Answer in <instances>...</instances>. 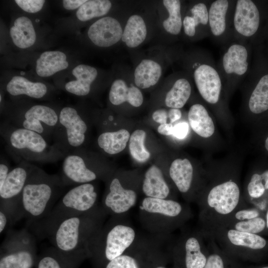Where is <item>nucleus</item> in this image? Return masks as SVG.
<instances>
[{
	"mask_svg": "<svg viewBox=\"0 0 268 268\" xmlns=\"http://www.w3.org/2000/svg\"><path fill=\"white\" fill-rule=\"evenodd\" d=\"M66 187L60 175L49 174L34 166L15 207L14 221L25 217L30 225L46 217Z\"/></svg>",
	"mask_w": 268,
	"mask_h": 268,
	"instance_id": "obj_1",
	"label": "nucleus"
},
{
	"mask_svg": "<svg viewBox=\"0 0 268 268\" xmlns=\"http://www.w3.org/2000/svg\"><path fill=\"white\" fill-rule=\"evenodd\" d=\"M0 133L10 150L22 160L54 162L66 156L41 134L16 127L6 121L1 122Z\"/></svg>",
	"mask_w": 268,
	"mask_h": 268,
	"instance_id": "obj_2",
	"label": "nucleus"
},
{
	"mask_svg": "<svg viewBox=\"0 0 268 268\" xmlns=\"http://www.w3.org/2000/svg\"><path fill=\"white\" fill-rule=\"evenodd\" d=\"M89 212L71 216L58 222L47 237L54 248L65 255L86 258L89 254L93 232Z\"/></svg>",
	"mask_w": 268,
	"mask_h": 268,
	"instance_id": "obj_3",
	"label": "nucleus"
},
{
	"mask_svg": "<svg viewBox=\"0 0 268 268\" xmlns=\"http://www.w3.org/2000/svg\"><path fill=\"white\" fill-rule=\"evenodd\" d=\"M97 196L95 186L91 183L72 186L61 196L46 217L35 222L33 225L36 231L40 236L47 237L62 220L90 212L96 204Z\"/></svg>",
	"mask_w": 268,
	"mask_h": 268,
	"instance_id": "obj_4",
	"label": "nucleus"
},
{
	"mask_svg": "<svg viewBox=\"0 0 268 268\" xmlns=\"http://www.w3.org/2000/svg\"><path fill=\"white\" fill-rule=\"evenodd\" d=\"M60 110L50 105L21 100L5 105L0 113L5 121L16 127L37 132L49 141L53 137L58 125Z\"/></svg>",
	"mask_w": 268,
	"mask_h": 268,
	"instance_id": "obj_5",
	"label": "nucleus"
},
{
	"mask_svg": "<svg viewBox=\"0 0 268 268\" xmlns=\"http://www.w3.org/2000/svg\"><path fill=\"white\" fill-rule=\"evenodd\" d=\"M241 202L240 190L234 181H226L212 187L201 205L203 231L218 225L237 209L245 205Z\"/></svg>",
	"mask_w": 268,
	"mask_h": 268,
	"instance_id": "obj_6",
	"label": "nucleus"
},
{
	"mask_svg": "<svg viewBox=\"0 0 268 268\" xmlns=\"http://www.w3.org/2000/svg\"><path fill=\"white\" fill-rule=\"evenodd\" d=\"M88 130L87 122L78 107H63L60 110L59 122L53 135L54 144L66 155L83 147Z\"/></svg>",
	"mask_w": 268,
	"mask_h": 268,
	"instance_id": "obj_7",
	"label": "nucleus"
},
{
	"mask_svg": "<svg viewBox=\"0 0 268 268\" xmlns=\"http://www.w3.org/2000/svg\"><path fill=\"white\" fill-rule=\"evenodd\" d=\"M191 72L202 98L210 105L220 101L223 81L217 64L207 51L201 50L192 57Z\"/></svg>",
	"mask_w": 268,
	"mask_h": 268,
	"instance_id": "obj_8",
	"label": "nucleus"
},
{
	"mask_svg": "<svg viewBox=\"0 0 268 268\" xmlns=\"http://www.w3.org/2000/svg\"><path fill=\"white\" fill-rule=\"evenodd\" d=\"M250 49L248 43L233 39L224 45L217 64L223 82L234 87L250 72Z\"/></svg>",
	"mask_w": 268,
	"mask_h": 268,
	"instance_id": "obj_9",
	"label": "nucleus"
},
{
	"mask_svg": "<svg viewBox=\"0 0 268 268\" xmlns=\"http://www.w3.org/2000/svg\"><path fill=\"white\" fill-rule=\"evenodd\" d=\"M38 256L33 238L25 231L11 234L1 249L0 268H32Z\"/></svg>",
	"mask_w": 268,
	"mask_h": 268,
	"instance_id": "obj_10",
	"label": "nucleus"
},
{
	"mask_svg": "<svg viewBox=\"0 0 268 268\" xmlns=\"http://www.w3.org/2000/svg\"><path fill=\"white\" fill-rule=\"evenodd\" d=\"M236 0H211L208 8L209 37L224 46L233 39V16Z\"/></svg>",
	"mask_w": 268,
	"mask_h": 268,
	"instance_id": "obj_11",
	"label": "nucleus"
},
{
	"mask_svg": "<svg viewBox=\"0 0 268 268\" xmlns=\"http://www.w3.org/2000/svg\"><path fill=\"white\" fill-rule=\"evenodd\" d=\"M90 157L82 148L67 154L63 158L60 175L66 187L91 183L98 177V173L92 168Z\"/></svg>",
	"mask_w": 268,
	"mask_h": 268,
	"instance_id": "obj_12",
	"label": "nucleus"
},
{
	"mask_svg": "<svg viewBox=\"0 0 268 268\" xmlns=\"http://www.w3.org/2000/svg\"><path fill=\"white\" fill-rule=\"evenodd\" d=\"M34 165L21 160L11 170L1 188H0V208L4 210L13 222L16 204Z\"/></svg>",
	"mask_w": 268,
	"mask_h": 268,
	"instance_id": "obj_13",
	"label": "nucleus"
},
{
	"mask_svg": "<svg viewBox=\"0 0 268 268\" xmlns=\"http://www.w3.org/2000/svg\"><path fill=\"white\" fill-rule=\"evenodd\" d=\"M260 22V10L254 1L236 0L232 22L233 39L248 43L257 33Z\"/></svg>",
	"mask_w": 268,
	"mask_h": 268,
	"instance_id": "obj_14",
	"label": "nucleus"
},
{
	"mask_svg": "<svg viewBox=\"0 0 268 268\" xmlns=\"http://www.w3.org/2000/svg\"><path fill=\"white\" fill-rule=\"evenodd\" d=\"M210 1L195 2L183 17V31L189 38L201 39L209 37L208 8Z\"/></svg>",
	"mask_w": 268,
	"mask_h": 268,
	"instance_id": "obj_15",
	"label": "nucleus"
},
{
	"mask_svg": "<svg viewBox=\"0 0 268 268\" xmlns=\"http://www.w3.org/2000/svg\"><path fill=\"white\" fill-rule=\"evenodd\" d=\"M120 22L115 18L106 16L92 23L87 30V36L95 45L109 47L118 43L123 34Z\"/></svg>",
	"mask_w": 268,
	"mask_h": 268,
	"instance_id": "obj_16",
	"label": "nucleus"
},
{
	"mask_svg": "<svg viewBox=\"0 0 268 268\" xmlns=\"http://www.w3.org/2000/svg\"><path fill=\"white\" fill-rule=\"evenodd\" d=\"M135 235L134 230L130 226L121 224L113 226L105 237L103 250L104 259L108 263L122 255L134 242Z\"/></svg>",
	"mask_w": 268,
	"mask_h": 268,
	"instance_id": "obj_17",
	"label": "nucleus"
},
{
	"mask_svg": "<svg viewBox=\"0 0 268 268\" xmlns=\"http://www.w3.org/2000/svg\"><path fill=\"white\" fill-rule=\"evenodd\" d=\"M136 193L129 189H124L120 180L113 178L110 182L108 192L104 199V206L112 212L120 214L128 211L136 203Z\"/></svg>",
	"mask_w": 268,
	"mask_h": 268,
	"instance_id": "obj_18",
	"label": "nucleus"
},
{
	"mask_svg": "<svg viewBox=\"0 0 268 268\" xmlns=\"http://www.w3.org/2000/svg\"><path fill=\"white\" fill-rule=\"evenodd\" d=\"M4 89L12 97L26 96L36 99L45 98L49 92L44 83L32 81L20 75L12 76L5 84Z\"/></svg>",
	"mask_w": 268,
	"mask_h": 268,
	"instance_id": "obj_19",
	"label": "nucleus"
},
{
	"mask_svg": "<svg viewBox=\"0 0 268 268\" xmlns=\"http://www.w3.org/2000/svg\"><path fill=\"white\" fill-rule=\"evenodd\" d=\"M71 73L74 79L65 84V91L79 97L88 95L90 92L91 85L97 76V70L92 66L80 64L72 69Z\"/></svg>",
	"mask_w": 268,
	"mask_h": 268,
	"instance_id": "obj_20",
	"label": "nucleus"
},
{
	"mask_svg": "<svg viewBox=\"0 0 268 268\" xmlns=\"http://www.w3.org/2000/svg\"><path fill=\"white\" fill-rule=\"evenodd\" d=\"M9 35L14 45L20 49H27L34 45L37 34L32 20L27 16L16 18L9 29Z\"/></svg>",
	"mask_w": 268,
	"mask_h": 268,
	"instance_id": "obj_21",
	"label": "nucleus"
},
{
	"mask_svg": "<svg viewBox=\"0 0 268 268\" xmlns=\"http://www.w3.org/2000/svg\"><path fill=\"white\" fill-rule=\"evenodd\" d=\"M69 66L66 54L58 50L46 51L36 61L35 71L41 77H50Z\"/></svg>",
	"mask_w": 268,
	"mask_h": 268,
	"instance_id": "obj_22",
	"label": "nucleus"
},
{
	"mask_svg": "<svg viewBox=\"0 0 268 268\" xmlns=\"http://www.w3.org/2000/svg\"><path fill=\"white\" fill-rule=\"evenodd\" d=\"M109 99L113 105H119L128 102L132 106H140L143 101L142 94L136 86L128 87L125 81L121 79L115 80L112 84Z\"/></svg>",
	"mask_w": 268,
	"mask_h": 268,
	"instance_id": "obj_23",
	"label": "nucleus"
},
{
	"mask_svg": "<svg viewBox=\"0 0 268 268\" xmlns=\"http://www.w3.org/2000/svg\"><path fill=\"white\" fill-rule=\"evenodd\" d=\"M85 258L65 255L55 248L38 256L36 268H78Z\"/></svg>",
	"mask_w": 268,
	"mask_h": 268,
	"instance_id": "obj_24",
	"label": "nucleus"
},
{
	"mask_svg": "<svg viewBox=\"0 0 268 268\" xmlns=\"http://www.w3.org/2000/svg\"><path fill=\"white\" fill-rule=\"evenodd\" d=\"M142 190L147 197L166 199L170 190L161 170L156 165L151 166L146 171Z\"/></svg>",
	"mask_w": 268,
	"mask_h": 268,
	"instance_id": "obj_25",
	"label": "nucleus"
},
{
	"mask_svg": "<svg viewBox=\"0 0 268 268\" xmlns=\"http://www.w3.org/2000/svg\"><path fill=\"white\" fill-rule=\"evenodd\" d=\"M188 120L192 130L200 136L207 138L213 134L214 126L212 119L202 104L196 103L190 107Z\"/></svg>",
	"mask_w": 268,
	"mask_h": 268,
	"instance_id": "obj_26",
	"label": "nucleus"
},
{
	"mask_svg": "<svg viewBox=\"0 0 268 268\" xmlns=\"http://www.w3.org/2000/svg\"><path fill=\"white\" fill-rule=\"evenodd\" d=\"M161 73L162 68L158 63L151 60H143L134 70L135 84L141 89L148 88L157 83Z\"/></svg>",
	"mask_w": 268,
	"mask_h": 268,
	"instance_id": "obj_27",
	"label": "nucleus"
},
{
	"mask_svg": "<svg viewBox=\"0 0 268 268\" xmlns=\"http://www.w3.org/2000/svg\"><path fill=\"white\" fill-rule=\"evenodd\" d=\"M169 175L178 190L186 193L190 189L194 176V169L190 161L186 159L178 158L171 163Z\"/></svg>",
	"mask_w": 268,
	"mask_h": 268,
	"instance_id": "obj_28",
	"label": "nucleus"
},
{
	"mask_svg": "<svg viewBox=\"0 0 268 268\" xmlns=\"http://www.w3.org/2000/svg\"><path fill=\"white\" fill-rule=\"evenodd\" d=\"M249 95L247 105L253 114H260L268 110V73L257 77Z\"/></svg>",
	"mask_w": 268,
	"mask_h": 268,
	"instance_id": "obj_29",
	"label": "nucleus"
},
{
	"mask_svg": "<svg viewBox=\"0 0 268 268\" xmlns=\"http://www.w3.org/2000/svg\"><path fill=\"white\" fill-rule=\"evenodd\" d=\"M130 136L129 132L126 129L103 132L97 138V144L105 153L116 154L125 149Z\"/></svg>",
	"mask_w": 268,
	"mask_h": 268,
	"instance_id": "obj_30",
	"label": "nucleus"
},
{
	"mask_svg": "<svg viewBox=\"0 0 268 268\" xmlns=\"http://www.w3.org/2000/svg\"><path fill=\"white\" fill-rule=\"evenodd\" d=\"M204 244L201 237L191 236L185 241V263L186 268H203L207 257L203 252Z\"/></svg>",
	"mask_w": 268,
	"mask_h": 268,
	"instance_id": "obj_31",
	"label": "nucleus"
},
{
	"mask_svg": "<svg viewBox=\"0 0 268 268\" xmlns=\"http://www.w3.org/2000/svg\"><path fill=\"white\" fill-rule=\"evenodd\" d=\"M147 29L143 18L134 14L128 19L123 32L122 40L130 48H135L145 39Z\"/></svg>",
	"mask_w": 268,
	"mask_h": 268,
	"instance_id": "obj_32",
	"label": "nucleus"
},
{
	"mask_svg": "<svg viewBox=\"0 0 268 268\" xmlns=\"http://www.w3.org/2000/svg\"><path fill=\"white\" fill-rule=\"evenodd\" d=\"M142 207L146 212L172 218L178 217L183 211L182 205L178 201L151 197H146L143 200Z\"/></svg>",
	"mask_w": 268,
	"mask_h": 268,
	"instance_id": "obj_33",
	"label": "nucleus"
},
{
	"mask_svg": "<svg viewBox=\"0 0 268 268\" xmlns=\"http://www.w3.org/2000/svg\"><path fill=\"white\" fill-rule=\"evenodd\" d=\"M191 92L190 81L185 77H179L166 94L165 103L169 108L180 109L189 99Z\"/></svg>",
	"mask_w": 268,
	"mask_h": 268,
	"instance_id": "obj_34",
	"label": "nucleus"
},
{
	"mask_svg": "<svg viewBox=\"0 0 268 268\" xmlns=\"http://www.w3.org/2000/svg\"><path fill=\"white\" fill-rule=\"evenodd\" d=\"M163 3L169 16L163 22L165 30L172 35H179L183 27L181 1L179 0H164Z\"/></svg>",
	"mask_w": 268,
	"mask_h": 268,
	"instance_id": "obj_35",
	"label": "nucleus"
},
{
	"mask_svg": "<svg viewBox=\"0 0 268 268\" xmlns=\"http://www.w3.org/2000/svg\"><path fill=\"white\" fill-rule=\"evenodd\" d=\"M111 7L112 3L110 0H87L76 10L75 16L80 21H87L106 15Z\"/></svg>",
	"mask_w": 268,
	"mask_h": 268,
	"instance_id": "obj_36",
	"label": "nucleus"
},
{
	"mask_svg": "<svg viewBox=\"0 0 268 268\" xmlns=\"http://www.w3.org/2000/svg\"><path fill=\"white\" fill-rule=\"evenodd\" d=\"M216 227H224L241 232L258 234L263 231L267 227V223L265 219L259 216L242 221L228 222L213 228Z\"/></svg>",
	"mask_w": 268,
	"mask_h": 268,
	"instance_id": "obj_37",
	"label": "nucleus"
},
{
	"mask_svg": "<svg viewBox=\"0 0 268 268\" xmlns=\"http://www.w3.org/2000/svg\"><path fill=\"white\" fill-rule=\"evenodd\" d=\"M146 133L142 130H136L131 135L129 139V150L132 157L139 162L147 160L150 156V152L144 145Z\"/></svg>",
	"mask_w": 268,
	"mask_h": 268,
	"instance_id": "obj_38",
	"label": "nucleus"
},
{
	"mask_svg": "<svg viewBox=\"0 0 268 268\" xmlns=\"http://www.w3.org/2000/svg\"><path fill=\"white\" fill-rule=\"evenodd\" d=\"M247 191L251 199L261 198L266 191L265 183L261 174L255 173L251 176Z\"/></svg>",
	"mask_w": 268,
	"mask_h": 268,
	"instance_id": "obj_39",
	"label": "nucleus"
},
{
	"mask_svg": "<svg viewBox=\"0 0 268 268\" xmlns=\"http://www.w3.org/2000/svg\"><path fill=\"white\" fill-rule=\"evenodd\" d=\"M104 268H139L135 260L126 255L120 256L109 261Z\"/></svg>",
	"mask_w": 268,
	"mask_h": 268,
	"instance_id": "obj_40",
	"label": "nucleus"
},
{
	"mask_svg": "<svg viewBox=\"0 0 268 268\" xmlns=\"http://www.w3.org/2000/svg\"><path fill=\"white\" fill-rule=\"evenodd\" d=\"M15 3L22 10L29 13H35L43 7L44 0H15Z\"/></svg>",
	"mask_w": 268,
	"mask_h": 268,
	"instance_id": "obj_41",
	"label": "nucleus"
},
{
	"mask_svg": "<svg viewBox=\"0 0 268 268\" xmlns=\"http://www.w3.org/2000/svg\"><path fill=\"white\" fill-rule=\"evenodd\" d=\"M203 268H225L223 258L218 253L209 254Z\"/></svg>",
	"mask_w": 268,
	"mask_h": 268,
	"instance_id": "obj_42",
	"label": "nucleus"
},
{
	"mask_svg": "<svg viewBox=\"0 0 268 268\" xmlns=\"http://www.w3.org/2000/svg\"><path fill=\"white\" fill-rule=\"evenodd\" d=\"M189 132V125L183 122L174 126L173 135L177 138L183 139L186 137Z\"/></svg>",
	"mask_w": 268,
	"mask_h": 268,
	"instance_id": "obj_43",
	"label": "nucleus"
},
{
	"mask_svg": "<svg viewBox=\"0 0 268 268\" xmlns=\"http://www.w3.org/2000/svg\"><path fill=\"white\" fill-rule=\"evenodd\" d=\"M11 168L8 162L3 157H0V188L3 186Z\"/></svg>",
	"mask_w": 268,
	"mask_h": 268,
	"instance_id": "obj_44",
	"label": "nucleus"
},
{
	"mask_svg": "<svg viewBox=\"0 0 268 268\" xmlns=\"http://www.w3.org/2000/svg\"><path fill=\"white\" fill-rule=\"evenodd\" d=\"M86 1V0H62V4L66 10H77Z\"/></svg>",
	"mask_w": 268,
	"mask_h": 268,
	"instance_id": "obj_45",
	"label": "nucleus"
},
{
	"mask_svg": "<svg viewBox=\"0 0 268 268\" xmlns=\"http://www.w3.org/2000/svg\"><path fill=\"white\" fill-rule=\"evenodd\" d=\"M168 113L164 109H158L152 114V119L156 123L161 124L167 123Z\"/></svg>",
	"mask_w": 268,
	"mask_h": 268,
	"instance_id": "obj_46",
	"label": "nucleus"
},
{
	"mask_svg": "<svg viewBox=\"0 0 268 268\" xmlns=\"http://www.w3.org/2000/svg\"><path fill=\"white\" fill-rule=\"evenodd\" d=\"M12 222L7 213L3 209L0 210V233L1 234L6 228L8 223Z\"/></svg>",
	"mask_w": 268,
	"mask_h": 268,
	"instance_id": "obj_47",
	"label": "nucleus"
},
{
	"mask_svg": "<svg viewBox=\"0 0 268 268\" xmlns=\"http://www.w3.org/2000/svg\"><path fill=\"white\" fill-rule=\"evenodd\" d=\"M173 127L171 123H165L160 125L157 129L158 132L162 135H169L173 134Z\"/></svg>",
	"mask_w": 268,
	"mask_h": 268,
	"instance_id": "obj_48",
	"label": "nucleus"
},
{
	"mask_svg": "<svg viewBox=\"0 0 268 268\" xmlns=\"http://www.w3.org/2000/svg\"><path fill=\"white\" fill-rule=\"evenodd\" d=\"M168 115L170 123L172 124L181 118L182 112L179 109L171 108L168 113Z\"/></svg>",
	"mask_w": 268,
	"mask_h": 268,
	"instance_id": "obj_49",
	"label": "nucleus"
},
{
	"mask_svg": "<svg viewBox=\"0 0 268 268\" xmlns=\"http://www.w3.org/2000/svg\"><path fill=\"white\" fill-rule=\"evenodd\" d=\"M261 176L264 182L265 189L267 190H268V170L261 174Z\"/></svg>",
	"mask_w": 268,
	"mask_h": 268,
	"instance_id": "obj_50",
	"label": "nucleus"
},
{
	"mask_svg": "<svg viewBox=\"0 0 268 268\" xmlns=\"http://www.w3.org/2000/svg\"><path fill=\"white\" fill-rule=\"evenodd\" d=\"M265 147H266V149L268 151V137L267 138L265 141Z\"/></svg>",
	"mask_w": 268,
	"mask_h": 268,
	"instance_id": "obj_51",
	"label": "nucleus"
},
{
	"mask_svg": "<svg viewBox=\"0 0 268 268\" xmlns=\"http://www.w3.org/2000/svg\"><path fill=\"white\" fill-rule=\"evenodd\" d=\"M267 227L268 228V213L267 214Z\"/></svg>",
	"mask_w": 268,
	"mask_h": 268,
	"instance_id": "obj_52",
	"label": "nucleus"
},
{
	"mask_svg": "<svg viewBox=\"0 0 268 268\" xmlns=\"http://www.w3.org/2000/svg\"><path fill=\"white\" fill-rule=\"evenodd\" d=\"M156 268H165L164 267H162V266H159V267H156Z\"/></svg>",
	"mask_w": 268,
	"mask_h": 268,
	"instance_id": "obj_53",
	"label": "nucleus"
},
{
	"mask_svg": "<svg viewBox=\"0 0 268 268\" xmlns=\"http://www.w3.org/2000/svg\"><path fill=\"white\" fill-rule=\"evenodd\" d=\"M260 268H268V266L263 267Z\"/></svg>",
	"mask_w": 268,
	"mask_h": 268,
	"instance_id": "obj_54",
	"label": "nucleus"
}]
</instances>
